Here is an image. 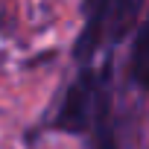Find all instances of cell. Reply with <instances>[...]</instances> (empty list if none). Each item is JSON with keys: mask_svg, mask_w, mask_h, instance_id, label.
<instances>
[{"mask_svg": "<svg viewBox=\"0 0 149 149\" xmlns=\"http://www.w3.org/2000/svg\"><path fill=\"white\" fill-rule=\"evenodd\" d=\"M108 12H111V6H105V3H100V6L91 9V18H88V24H85V32H82L79 41H76V56H79V58H85V56L94 53V47H97V41H100V32H102V24H105V15H108Z\"/></svg>", "mask_w": 149, "mask_h": 149, "instance_id": "277c9868", "label": "cell"}, {"mask_svg": "<svg viewBox=\"0 0 149 149\" xmlns=\"http://www.w3.org/2000/svg\"><path fill=\"white\" fill-rule=\"evenodd\" d=\"M94 91H97V88H94V79H91V76H82V79L73 82V85L67 88V94H64L61 108H58L56 129L70 132V134H82V132H88L91 117H94V111H91Z\"/></svg>", "mask_w": 149, "mask_h": 149, "instance_id": "6da1fadb", "label": "cell"}, {"mask_svg": "<svg viewBox=\"0 0 149 149\" xmlns=\"http://www.w3.org/2000/svg\"><path fill=\"white\" fill-rule=\"evenodd\" d=\"M91 132H94V149H117V137L111 126V102H108V91L102 82H97V91H94Z\"/></svg>", "mask_w": 149, "mask_h": 149, "instance_id": "7a4b0ae2", "label": "cell"}, {"mask_svg": "<svg viewBox=\"0 0 149 149\" xmlns=\"http://www.w3.org/2000/svg\"><path fill=\"white\" fill-rule=\"evenodd\" d=\"M134 15H137V6H134V3H117V6H111V18H114V24H117L114 41L126 35V29L132 26V18H134Z\"/></svg>", "mask_w": 149, "mask_h": 149, "instance_id": "5b68a950", "label": "cell"}, {"mask_svg": "<svg viewBox=\"0 0 149 149\" xmlns=\"http://www.w3.org/2000/svg\"><path fill=\"white\" fill-rule=\"evenodd\" d=\"M132 79L149 91V18L140 24L134 35V50H132Z\"/></svg>", "mask_w": 149, "mask_h": 149, "instance_id": "3957f363", "label": "cell"}]
</instances>
